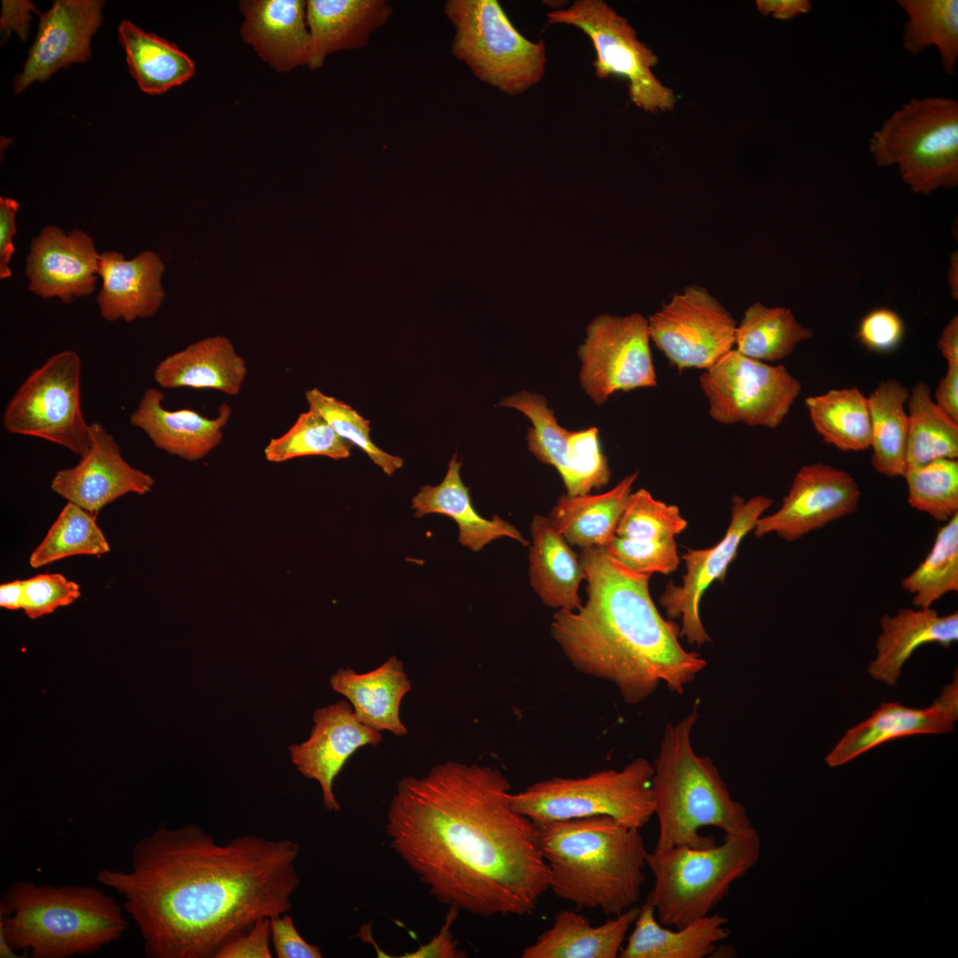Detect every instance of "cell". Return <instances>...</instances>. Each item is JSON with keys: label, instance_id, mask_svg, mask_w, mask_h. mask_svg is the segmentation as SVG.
I'll return each instance as SVG.
<instances>
[{"label": "cell", "instance_id": "6da1fadb", "mask_svg": "<svg viewBox=\"0 0 958 958\" xmlns=\"http://www.w3.org/2000/svg\"><path fill=\"white\" fill-rule=\"evenodd\" d=\"M498 768L447 761L405 776L386 818L391 848L441 903L469 914L532 915L548 891L536 824Z\"/></svg>", "mask_w": 958, "mask_h": 958}, {"label": "cell", "instance_id": "7a4b0ae2", "mask_svg": "<svg viewBox=\"0 0 958 958\" xmlns=\"http://www.w3.org/2000/svg\"><path fill=\"white\" fill-rule=\"evenodd\" d=\"M299 845L244 835L225 844L195 824L160 825L132 848L128 870L97 880L123 898L148 958H214L259 919L288 912Z\"/></svg>", "mask_w": 958, "mask_h": 958}, {"label": "cell", "instance_id": "3957f363", "mask_svg": "<svg viewBox=\"0 0 958 958\" xmlns=\"http://www.w3.org/2000/svg\"><path fill=\"white\" fill-rule=\"evenodd\" d=\"M586 601L556 610L550 632L575 670L612 683L628 704H638L661 684L682 695L707 661L679 642V626L664 619L649 592V575L615 560L606 546L583 548Z\"/></svg>", "mask_w": 958, "mask_h": 958}, {"label": "cell", "instance_id": "277c9868", "mask_svg": "<svg viewBox=\"0 0 958 958\" xmlns=\"http://www.w3.org/2000/svg\"><path fill=\"white\" fill-rule=\"evenodd\" d=\"M535 824L548 890L558 899L608 915L637 904L648 852L640 829L607 816Z\"/></svg>", "mask_w": 958, "mask_h": 958}, {"label": "cell", "instance_id": "5b68a950", "mask_svg": "<svg viewBox=\"0 0 958 958\" xmlns=\"http://www.w3.org/2000/svg\"><path fill=\"white\" fill-rule=\"evenodd\" d=\"M115 899L92 886L19 881L0 901V957L70 958L98 952L125 933Z\"/></svg>", "mask_w": 958, "mask_h": 958}, {"label": "cell", "instance_id": "8992f818", "mask_svg": "<svg viewBox=\"0 0 958 958\" xmlns=\"http://www.w3.org/2000/svg\"><path fill=\"white\" fill-rule=\"evenodd\" d=\"M698 708L696 701L687 715L665 726L653 763L654 815L658 821L656 852L713 845L712 836L701 834L706 827L719 828L725 835L752 827L746 807L732 797L712 759L694 750L691 736Z\"/></svg>", "mask_w": 958, "mask_h": 958}, {"label": "cell", "instance_id": "52a82bcc", "mask_svg": "<svg viewBox=\"0 0 958 958\" xmlns=\"http://www.w3.org/2000/svg\"><path fill=\"white\" fill-rule=\"evenodd\" d=\"M760 849L759 836L750 827L725 835L719 844L648 852L647 868L654 881L646 901L662 924L684 927L711 913L733 883L755 866Z\"/></svg>", "mask_w": 958, "mask_h": 958}, {"label": "cell", "instance_id": "ba28073f", "mask_svg": "<svg viewBox=\"0 0 958 958\" xmlns=\"http://www.w3.org/2000/svg\"><path fill=\"white\" fill-rule=\"evenodd\" d=\"M879 167L897 165L916 194L958 185V102L952 98H912L894 111L869 140Z\"/></svg>", "mask_w": 958, "mask_h": 958}, {"label": "cell", "instance_id": "9c48e42d", "mask_svg": "<svg viewBox=\"0 0 958 958\" xmlns=\"http://www.w3.org/2000/svg\"><path fill=\"white\" fill-rule=\"evenodd\" d=\"M653 764L636 758L621 769L552 777L511 794L513 807L534 823L607 816L640 829L654 815Z\"/></svg>", "mask_w": 958, "mask_h": 958}, {"label": "cell", "instance_id": "30bf717a", "mask_svg": "<svg viewBox=\"0 0 958 958\" xmlns=\"http://www.w3.org/2000/svg\"><path fill=\"white\" fill-rule=\"evenodd\" d=\"M444 11L455 29L452 54L479 80L510 96L541 80L544 42L525 38L497 0H448Z\"/></svg>", "mask_w": 958, "mask_h": 958}, {"label": "cell", "instance_id": "8fae6325", "mask_svg": "<svg viewBox=\"0 0 958 958\" xmlns=\"http://www.w3.org/2000/svg\"><path fill=\"white\" fill-rule=\"evenodd\" d=\"M81 370L80 357L73 350L51 356L13 395L3 415L4 428L82 456L90 444V428L81 407Z\"/></svg>", "mask_w": 958, "mask_h": 958}, {"label": "cell", "instance_id": "7c38bea8", "mask_svg": "<svg viewBox=\"0 0 958 958\" xmlns=\"http://www.w3.org/2000/svg\"><path fill=\"white\" fill-rule=\"evenodd\" d=\"M548 24H566L581 29L591 39L596 59L593 65L599 78L610 75L628 82L629 97L639 108L656 113L671 110L674 92L664 86L652 68L658 63L655 52L637 37L628 20L601 0H577L568 9L547 13Z\"/></svg>", "mask_w": 958, "mask_h": 958}, {"label": "cell", "instance_id": "4fadbf2b", "mask_svg": "<svg viewBox=\"0 0 958 958\" xmlns=\"http://www.w3.org/2000/svg\"><path fill=\"white\" fill-rule=\"evenodd\" d=\"M710 416L722 424L775 428L801 391L782 365H771L733 349L699 378Z\"/></svg>", "mask_w": 958, "mask_h": 958}, {"label": "cell", "instance_id": "5bb4252c", "mask_svg": "<svg viewBox=\"0 0 958 958\" xmlns=\"http://www.w3.org/2000/svg\"><path fill=\"white\" fill-rule=\"evenodd\" d=\"M648 318L601 314L586 328L578 349L580 382L588 397L601 404L617 391L656 385Z\"/></svg>", "mask_w": 958, "mask_h": 958}, {"label": "cell", "instance_id": "9a60e30c", "mask_svg": "<svg viewBox=\"0 0 958 958\" xmlns=\"http://www.w3.org/2000/svg\"><path fill=\"white\" fill-rule=\"evenodd\" d=\"M648 324L650 340L679 371L706 370L734 347L735 319L698 285L674 294Z\"/></svg>", "mask_w": 958, "mask_h": 958}, {"label": "cell", "instance_id": "2e32d148", "mask_svg": "<svg viewBox=\"0 0 958 958\" xmlns=\"http://www.w3.org/2000/svg\"><path fill=\"white\" fill-rule=\"evenodd\" d=\"M772 504L773 500L763 495L747 501L734 496L730 523L720 541L709 548H687L681 555L687 569L682 585L668 584L659 602L669 618L680 620L679 637L688 644L702 647L711 641L700 616L701 599L713 582L725 580L742 539L753 531Z\"/></svg>", "mask_w": 958, "mask_h": 958}, {"label": "cell", "instance_id": "e0dca14e", "mask_svg": "<svg viewBox=\"0 0 958 958\" xmlns=\"http://www.w3.org/2000/svg\"><path fill=\"white\" fill-rule=\"evenodd\" d=\"M500 406L522 412L530 420L529 450L560 474L569 496L590 493L608 484L611 470L597 428L569 431L558 423L544 397L522 390L503 399Z\"/></svg>", "mask_w": 958, "mask_h": 958}, {"label": "cell", "instance_id": "ac0fdd59", "mask_svg": "<svg viewBox=\"0 0 958 958\" xmlns=\"http://www.w3.org/2000/svg\"><path fill=\"white\" fill-rule=\"evenodd\" d=\"M860 499V490L849 473L824 463L806 465L796 474L781 507L760 517L753 532L757 538L774 533L795 541L856 512Z\"/></svg>", "mask_w": 958, "mask_h": 958}, {"label": "cell", "instance_id": "d6986e66", "mask_svg": "<svg viewBox=\"0 0 958 958\" xmlns=\"http://www.w3.org/2000/svg\"><path fill=\"white\" fill-rule=\"evenodd\" d=\"M90 428L88 450L75 467L55 474L51 490L93 514L125 494L152 491L154 479L123 459L113 436L99 423Z\"/></svg>", "mask_w": 958, "mask_h": 958}, {"label": "cell", "instance_id": "ffe728a7", "mask_svg": "<svg viewBox=\"0 0 958 958\" xmlns=\"http://www.w3.org/2000/svg\"><path fill=\"white\" fill-rule=\"evenodd\" d=\"M310 737L289 747L290 758L305 778L318 782L323 806L338 813L341 805L334 793V782L349 758L360 748L376 746L381 732L361 723L349 702L341 700L317 709Z\"/></svg>", "mask_w": 958, "mask_h": 958}, {"label": "cell", "instance_id": "44dd1931", "mask_svg": "<svg viewBox=\"0 0 958 958\" xmlns=\"http://www.w3.org/2000/svg\"><path fill=\"white\" fill-rule=\"evenodd\" d=\"M104 1L56 0L40 23L23 71L14 81L15 93L34 82H45L62 67L90 57V40L102 22Z\"/></svg>", "mask_w": 958, "mask_h": 958}, {"label": "cell", "instance_id": "7402d4cb", "mask_svg": "<svg viewBox=\"0 0 958 958\" xmlns=\"http://www.w3.org/2000/svg\"><path fill=\"white\" fill-rule=\"evenodd\" d=\"M100 255L86 232L68 234L48 225L32 240L25 274L28 288L43 299L57 297L69 303L95 289Z\"/></svg>", "mask_w": 958, "mask_h": 958}, {"label": "cell", "instance_id": "603a6c76", "mask_svg": "<svg viewBox=\"0 0 958 958\" xmlns=\"http://www.w3.org/2000/svg\"><path fill=\"white\" fill-rule=\"evenodd\" d=\"M957 718L958 681L955 675L928 708L914 709L899 703H883L871 717L849 729L825 760L829 766L836 767L898 738L949 733L954 730Z\"/></svg>", "mask_w": 958, "mask_h": 958}, {"label": "cell", "instance_id": "cb8c5ba5", "mask_svg": "<svg viewBox=\"0 0 958 958\" xmlns=\"http://www.w3.org/2000/svg\"><path fill=\"white\" fill-rule=\"evenodd\" d=\"M163 392L155 388L145 390L130 422L140 428L160 450L187 461H197L216 448L223 440L232 408L226 403L218 407L215 418H208L192 409L168 410L163 407Z\"/></svg>", "mask_w": 958, "mask_h": 958}, {"label": "cell", "instance_id": "d4e9b609", "mask_svg": "<svg viewBox=\"0 0 958 958\" xmlns=\"http://www.w3.org/2000/svg\"><path fill=\"white\" fill-rule=\"evenodd\" d=\"M243 41L278 72L308 66L311 38L302 0H247L239 4Z\"/></svg>", "mask_w": 958, "mask_h": 958}, {"label": "cell", "instance_id": "484cf974", "mask_svg": "<svg viewBox=\"0 0 958 958\" xmlns=\"http://www.w3.org/2000/svg\"><path fill=\"white\" fill-rule=\"evenodd\" d=\"M164 271L154 252H142L130 260L119 252L102 253L98 275L103 284L97 296L102 318L130 323L153 316L165 297L161 281Z\"/></svg>", "mask_w": 958, "mask_h": 958}, {"label": "cell", "instance_id": "4316f807", "mask_svg": "<svg viewBox=\"0 0 958 958\" xmlns=\"http://www.w3.org/2000/svg\"><path fill=\"white\" fill-rule=\"evenodd\" d=\"M393 13L385 0H310L306 20L311 38L308 67L317 69L339 51L365 47Z\"/></svg>", "mask_w": 958, "mask_h": 958}, {"label": "cell", "instance_id": "83f0119b", "mask_svg": "<svg viewBox=\"0 0 958 958\" xmlns=\"http://www.w3.org/2000/svg\"><path fill=\"white\" fill-rule=\"evenodd\" d=\"M640 907L633 906L600 925L582 914L561 909L549 928L523 948L522 958H616Z\"/></svg>", "mask_w": 958, "mask_h": 958}, {"label": "cell", "instance_id": "f1b7e54d", "mask_svg": "<svg viewBox=\"0 0 958 958\" xmlns=\"http://www.w3.org/2000/svg\"><path fill=\"white\" fill-rule=\"evenodd\" d=\"M882 632L876 640V657L868 667L869 675L890 686L896 685L907 659L921 646L938 643L949 648L958 640V613L939 616L930 608H906L895 615H883Z\"/></svg>", "mask_w": 958, "mask_h": 958}, {"label": "cell", "instance_id": "f546056e", "mask_svg": "<svg viewBox=\"0 0 958 958\" xmlns=\"http://www.w3.org/2000/svg\"><path fill=\"white\" fill-rule=\"evenodd\" d=\"M247 374L246 361L230 340L214 336L168 356L156 365L153 379L164 389H214L234 397Z\"/></svg>", "mask_w": 958, "mask_h": 958}, {"label": "cell", "instance_id": "4dcf8cb0", "mask_svg": "<svg viewBox=\"0 0 958 958\" xmlns=\"http://www.w3.org/2000/svg\"><path fill=\"white\" fill-rule=\"evenodd\" d=\"M330 685L348 699L357 718L366 726L379 732L389 731L397 736L407 734L399 709L412 683L403 662L396 656L365 673L340 668L331 676Z\"/></svg>", "mask_w": 958, "mask_h": 958}, {"label": "cell", "instance_id": "1f68e13d", "mask_svg": "<svg viewBox=\"0 0 958 958\" xmlns=\"http://www.w3.org/2000/svg\"><path fill=\"white\" fill-rule=\"evenodd\" d=\"M461 466L457 454L452 455L443 481L435 486L427 484L420 488L412 499L414 516L439 514L452 518L459 528V542L474 552L500 538H509L529 546L530 542L509 522L499 515L487 519L477 513L469 489L461 479Z\"/></svg>", "mask_w": 958, "mask_h": 958}, {"label": "cell", "instance_id": "d6a6232c", "mask_svg": "<svg viewBox=\"0 0 958 958\" xmlns=\"http://www.w3.org/2000/svg\"><path fill=\"white\" fill-rule=\"evenodd\" d=\"M529 554L530 585L547 607L576 610L582 601L578 589L585 572L579 555L554 528L547 517L533 516Z\"/></svg>", "mask_w": 958, "mask_h": 958}, {"label": "cell", "instance_id": "836d02e7", "mask_svg": "<svg viewBox=\"0 0 958 958\" xmlns=\"http://www.w3.org/2000/svg\"><path fill=\"white\" fill-rule=\"evenodd\" d=\"M727 922L726 916L711 913L684 927L671 930L657 920L654 907L645 901L618 958L711 956L718 943L730 934Z\"/></svg>", "mask_w": 958, "mask_h": 958}, {"label": "cell", "instance_id": "e575fe53", "mask_svg": "<svg viewBox=\"0 0 958 958\" xmlns=\"http://www.w3.org/2000/svg\"><path fill=\"white\" fill-rule=\"evenodd\" d=\"M638 472L626 475L601 494L561 496L548 519L570 546H606L624 509Z\"/></svg>", "mask_w": 958, "mask_h": 958}, {"label": "cell", "instance_id": "d590c367", "mask_svg": "<svg viewBox=\"0 0 958 958\" xmlns=\"http://www.w3.org/2000/svg\"><path fill=\"white\" fill-rule=\"evenodd\" d=\"M118 36L131 75L147 94L164 93L195 74L192 59L175 43L145 32L128 20L119 25Z\"/></svg>", "mask_w": 958, "mask_h": 958}, {"label": "cell", "instance_id": "8d00e7d4", "mask_svg": "<svg viewBox=\"0 0 958 958\" xmlns=\"http://www.w3.org/2000/svg\"><path fill=\"white\" fill-rule=\"evenodd\" d=\"M909 390L896 380L880 382L868 397L871 420V464L888 477L907 469L909 419L905 410Z\"/></svg>", "mask_w": 958, "mask_h": 958}, {"label": "cell", "instance_id": "74e56055", "mask_svg": "<svg viewBox=\"0 0 958 958\" xmlns=\"http://www.w3.org/2000/svg\"><path fill=\"white\" fill-rule=\"evenodd\" d=\"M813 334V330L799 323L790 309L767 307L756 302L736 326L734 349L756 360L775 362L789 356L798 343Z\"/></svg>", "mask_w": 958, "mask_h": 958}, {"label": "cell", "instance_id": "f35d334b", "mask_svg": "<svg viewBox=\"0 0 958 958\" xmlns=\"http://www.w3.org/2000/svg\"><path fill=\"white\" fill-rule=\"evenodd\" d=\"M811 421L823 440L842 451L870 447L868 399L857 388L831 389L805 400Z\"/></svg>", "mask_w": 958, "mask_h": 958}, {"label": "cell", "instance_id": "ab89813d", "mask_svg": "<svg viewBox=\"0 0 958 958\" xmlns=\"http://www.w3.org/2000/svg\"><path fill=\"white\" fill-rule=\"evenodd\" d=\"M907 404L909 419L907 468L938 459H956L958 422L933 402L930 386L917 382L909 392Z\"/></svg>", "mask_w": 958, "mask_h": 958}, {"label": "cell", "instance_id": "60d3db41", "mask_svg": "<svg viewBox=\"0 0 958 958\" xmlns=\"http://www.w3.org/2000/svg\"><path fill=\"white\" fill-rule=\"evenodd\" d=\"M897 4L908 17L903 30V48L915 55L936 46L943 70L954 75L958 59V1L898 0Z\"/></svg>", "mask_w": 958, "mask_h": 958}, {"label": "cell", "instance_id": "b9f144b4", "mask_svg": "<svg viewBox=\"0 0 958 958\" xmlns=\"http://www.w3.org/2000/svg\"><path fill=\"white\" fill-rule=\"evenodd\" d=\"M918 609L930 608L946 593L958 591V513L938 528L932 547L901 581Z\"/></svg>", "mask_w": 958, "mask_h": 958}, {"label": "cell", "instance_id": "7bdbcfd3", "mask_svg": "<svg viewBox=\"0 0 958 958\" xmlns=\"http://www.w3.org/2000/svg\"><path fill=\"white\" fill-rule=\"evenodd\" d=\"M109 550L95 514L67 502L43 541L31 553L29 565L36 569L69 556L99 555Z\"/></svg>", "mask_w": 958, "mask_h": 958}, {"label": "cell", "instance_id": "ee69618b", "mask_svg": "<svg viewBox=\"0 0 958 958\" xmlns=\"http://www.w3.org/2000/svg\"><path fill=\"white\" fill-rule=\"evenodd\" d=\"M351 444L342 438L316 412H302L282 436L272 438L263 450L265 459L279 463L299 457L324 456L347 459Z\"/></svg>", "mask_w": 958, "mask_h": 958}, {"label": "cell", "instance_id": "f6af8a7d", "mask_svg": "<svg viewBox=\"0 0 958 958\" xmlns=\"http://www.w3.org/2000/svg\"><path fill=\"white\" fill-rule=\"evenodd\" d=\"M908 488V503L939 522L958 513V461L938 459L923 466L907 467L903 475Z\"/></svg>", "mask_w": 958, "mask_h": 958}, {"label": "cell", "instance_id": "bcb514c9", "mask_svg": "<svg viewBox=\"0 0 958 958\" xmlns=\"http://www.w3.org/2000/svg\"><path fill=\"white\" fill-rule=\"evenodd\" d=\"M687 526L677 506L668 505L640 489L629 496L615 536L636 542H664L675 539Z\"/></svg>", "mask_w": 958, "mask_h": 958}, {"label": "cell", "instance_id": "7dc6e473", "mask_svg": "<svg viewBox=\"0 0 958 958\" xmlns=\"http://www.w3.org/2000/svg\"><path fill=\"white\" fill-rule=\"evenodd\" d=\"M305 399L310 410L318 413L342 438L360 448L386 475H391L402 467V458L384 452L373 443L370 421L350 405L318 389L306 390Z\"/></svg>", "mask_w": 958, "mask_h": 958}, {"label": "cell", "instance_id": "c3c4849f", "mask_svg": "<svg viewBox=\"0 0 958 958\" xmlns=\"http://www.w3.org/2000/svg\"><path fill=\"white\" fill-rule=\"evenodd\" d=\"M609 554L629 569L645 575L670 574L678 569L680 557L675 539L644 543L614 535L606 546Z\"/></svg>", "mask_w": 958, "mask_h": 958}, {"label": "cell", "instance_id": "681fc988", "mask_svg": "<svg viewBox=\"0 0 958 958\" xmlns=\"http://www.w3.org/2000/svg\"><path fill=\"white\" fill-rule=\"evenodd\" d=\"M81 595L80 586L59 573L39 574L24 582L22 609L31 619L71 604Z\"/></svg>", "mask_w": 958, "mask_h": 958}, {"label": "cell", "instance_id": "f907efd6", "mask_svg": "<svg viewBox=\"0 0 958 958\" xmlns=\"http://www.w3.org/2000/svg\"><path fill=\"white\" fill-rule=\"evenodd\" d=\"M904 332V323L895 311L879 308L861 319L856 337L868 349L883 352L896 348Z\"/></svg>", "mask_w": 958, "mask_h": 958}, {"label": "cell", "instance_id": "816d5d0a", "mask_svg": "<svg viewBox=\"0 0 958 958\" xmlns=\"http://www.w3.org/2000/svg\"><path fill=\"white\" fill-rule=\"evenodd\" d=\"M270 918L257 920L252 927L225 942L214 958H271Z\"/></svg>", "mask_w": 958, "mask_h": 958}, {"label": "cell", "instance_id": "f5cc1de1", "mask_svg": "<svg viewBox=\"0 0 958 958\" xmlns=\"http://www.w3.org/2000/svg\"><path fill=\"white\" fill-rule=\"evenodd\" d=\"M271 938L278 958H321L318 946L308 943L288 914L270 918Z\"/></svg>", "mask_w": 958, "mask_h": 958}, {"label": "cell", "instance_id": "db71d44e", "mask_svg": "<svg viewBox=\"0 0 958 958\" xmlns=\"http://www.w3.org/2000/svg\"><path fill=\"white\" fill-rule=\"evenodd\" d=\"M19 203L11 198H0V277H11L9 263L14 253L13 236L16 234L15 216Z\"/></svg>", "mask_w": 958, "mask_h": 958}, {"label": "cell", "instance_id": "11a10c76", "mask_svg": "<svg viewBox=\"0 0 958 958\" xmlns=\"http://www.w3.org/2000/svg\"><path fill=\"white\" fill-rule=\"evenodd\" d=\"M31 12H37L35 4L29 1H2L0 19L2 34L6 35L7 37L10 33L15 31L20 40L27 41Z\"/></svg>", "mask_w": 958, "mask_h": 958}, {"label": "cell", "instance_id": "9f6ffc18", "mask_svg": "<svg viewBox=\"0 0 958 958\" xmlns=\"http://www.w3.org/2000/svg\"><path fill=\"white\" fill-rule=\"evenodd\" d=\"M458 909L450 907V913L447 915L444 925L440 931V934L437 938H435L431 943L428 946L421 947L416 953L413 957L422 956H439V957H464L465 953L458 950L456 941L453 939V936L450 931V926L455 920ZM412 956V955H411Z\"/></svg>", "mask_w": 958, "mask_h": 958}, {"label": "cell", "instance_id": "6f0895ef", "mask_svg": "<svg viewBox=\"0 0 958 958\" xmlns=\"http://www.w3.org/2000/svg\"><path fill=\"white\" fill-rule=\"evenodd\" d=\"M936 404L958 422V365H947L935 391Z\"/></svg>", "mask_w": 958, "mask_h": 958}, {"label": "cell", "instance_id": "680465c9", "mask_svg": "<svg viewBox=\"0 0 958 958\" xmlns=\"http://www.w3.org/2000/svg\"><path fill=\"white\" fill-rule=\"evenodd\" d=\"M758 11L766 16L772 14L777 20H790L812 10L808 0H758Z\"/></svg>", "mask_w": 958, "mask_h": 958}, {"label": "cell", "instance_id": "91938a15", "mask_svg": "<svg viewBox=\"0 0 958 958\" xmlns=\"http://www.w3.org/2000/svg\"><path fill=\"white\" fill-rule=\"evenodd\" d=\"M938 347L947 365H958V318L954 316L944 327Z\"/></svg>", "mask_w": 958, "mask_h": 958}, {"label": "cell", "instance_id": "94428289", "mask_svg": "<svg viewBox=\"0 0 958 958\" xmlns=\"http://www.w3.org/2000/svg\"><path fill=\"white\" fill-rule=\"evenodd\" d=\"M25 580H13L2 584L0 586V606L2 608L16 610L22 609L24 599Z\"/></svg>", "mask_w": 958, "mask_h": 958}, {"label": "cell", "instance_id": "6125c7cd", "mask_svg": "<svg viewBox=\"0 0 958 958\" xmlns=\"http://www.w3.org/2000/svg\"><path fill=\"white\" fill-rule=\"evenodd\" d=\"M957 267H958V264H957V254H955V255H953V257L951 259L950 269H949V271H948V273H949L948 274V281H949V284H950V287H951L952 294H953L954 298L955 297V299H957V295H958V291H957V287H958V285H957V269L958 268Z\"/></svg>", "mask_w": 958, "mask_h": 958}]
</instances>
